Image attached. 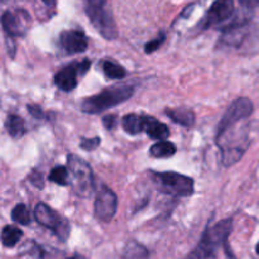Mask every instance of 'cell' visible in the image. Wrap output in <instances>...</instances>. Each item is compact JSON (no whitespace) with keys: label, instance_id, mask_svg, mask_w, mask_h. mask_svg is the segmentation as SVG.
<instances>
[{"label":"cell","instance_id":"cell-8","mask_svg":"<svg viewBox=\"0 0 259 259\" xmlns=\"http://www.w3.org/2000/svg\"><path fill=\"white\" fill-rule=\"evenodd\" d=\"M2 25L10 37H23L32 25V18L24 9L7 10L2 15Z\"/></svg>","mask_w":259,"mask_h":259},{"label":"cell","instance_id":"cell-12","mask_svg":"<svg viewBox=\"0 0 259 259\" xmlns=\"http://www.w3.org/2000/svg\"><path fill=\"white\" fill-rule=\"evenodd\" d=\"M61 46L67 53H80L88 48V38L81 30H65L60 37Z\"/></svg>","mask_w":259,"mask_h":259},{"label":"cell","instance_id":"cell-7","mask_svg":"<svg viewBox=\"0 0 259 259\" xmlns=\"http://www.w3.org/2000/svg\"><path fill=\"white\" fill-rule=\"evenodd\" d=\"M34 217L42 227L53 230L61 240H66L70 235V225L65 218L45 204H38L34 209Z\"/></svg>","mask_w":259,"mask_h":259},{"label":"cell","instance_id":"cell-10","mask_svg":"<svg viewBox=\"0 0 259 259\" xmlns=\"http://www.w3.org/2000/svg\"><path fill=\"white\" fill-rule=\"evenodd\" d=\"M90 68V61L85 60L80 63H72L58 71L55 76V83L62 91H71L77 86V75L85 73Z\"/></svg>","mask_w":259,"mask_h":259},{"label":"cell","instance_id":"cell-6","mask_svg":"<svg viewBox=\"0 0 259 259\" xmlns=\"http://www.w3.org/2000/svg\"><path fill=\"white\" fill-rule=\"evenodd\" d=\"M253 110H254V105H253L252 100H249L248 98H239L233 101L232 105L228 108V110L225 111L222 120H220L219 126H218V136L227 132L228 129L233 128V126L238 125L239 121L249 118L253 114Z\"/></svg>","mask_w":259,"mask_h":259},{"label":"cell","instance_id":"cell-20","mask_svg":"<svg viewBox=\"0 0 259 259\" xmlns=\"http://www.w3.org/2000/svg\"><path fill=\"white\" fill-rule=\"evenodd\" d=\"M12 219L22 225H28L30 223V214L24 204H18L12 211Z\"/></svg>","mask_w":259,"mask_h":259},{"label":"cell","instance_id":"cell-28","mask_svg":"<svg viewBox=\"0 0 259 259\" xmlns=\"http://www.w3.org/2000/svg\"><path fill=\"white\" fill-rule=\"evenodd\" d=\"M42 2L47 5H55L56 0H42Z\"/></svg>","mask_w":259,"mask_h":259},{"label":"cell","instance_id":"cell-14","mask_svg":"<svg viewBox=\"0 0 259 259\" xmlns=\"http://www.w3.org/2000/svg\"><path fill=\"white\" fill-rule=\"evenodd\" d=\"M144 132H147L151 138L157 139V141H166L169 136V131L166 124L159 123L154 118H149V116H147Z\"/></svg>","mask_w":259,"mask_h":259},{"label":"cell","instance_id":"cell-11","mask_svg":"<svg viewBox=\"0 0 259 259\" xmlns=\"http://www.w3.org/2000/svg\"><path fill=\"white\" fill-rule=\"evenodd\" d=\"M234 10V0H215L202 22V28L207 29V28L215 27V25L225 22L232 18Z\"/></svg>","mask_w":259,"mask_h":259},{"label":"cell","instance_id":"cell-19","mask_svg":"<svg viewBox=\"0 0 259 259\" xmlns=\"http://www.w3.org/2000/svg\"><path fill=\"white\" fill-rule=\"evenodd\" d=\"M103 71L105 73V76L108 78H116V80H120L124 76L126 75L125 70L121 67L118 63H114L111 61H105L103 65Z\"/></svg>","mask_w":259,"mask_h":259},{"label":"cell","instance_id":"cell-22","mask_svg":"<svg viewBox=\"0 0 259 259\" xmlns=\"http://www.w3.org/2000/svg\"><path fill=\"white\" fill-rule=\"evenodd\" d=\"M50 180L55 184L61 185V186H66L68 184V172L67 168L63 166L55 167L50 174Z\"/></svg>","mask_w":259,"mask_h":259},{"label":"cell","instance_id":"cell-2","mask_svg":"<svg viewBox=\"0 0 259 259\" xmlns=\"http://www.w3.org/2000/svg\"><path fill=\"white\" fill-rule=\"evenodd\" d=\"M85 10L91 24L105 39L113 40L118 37L111 0H85Z\"/></svg>","mask_w":259,"mask_h":259},{"label":"cell","instance_id":"cell-9","mask_svg":"<svg viewBox=\"0 0 259 259\" xmlns=\"http://www.w3.org/2000/svg\"><path fill=\"white\" fill-rule=\"evenodd\" d=\"M116 209H118V197L115 192L109 187L101 186L96 196L95 206H94L95 218L104 223L110 222L116 214Z\"/></svg>","mask_w":259,"mask_h":259},{"label":"cell","instance_id":"cell-27","mask_svg":"<svg viewBox=\"0 0 259 259\" xmlns=\"http://www.w3.org/2000/svg\"><path fill=\"white\" fill-rule=\"evenodd\" d=\"M239 3L245 9H255L259 7V0H239Z\"/></svg>","mask_w":259,"mask_h":259},{"label":"cell","instance_id":"cell-5","mask_svg":"<svg viewBox=\"0 0 259 259\" xmlns=\"http://www.w3.org/2000/svg\"><path fill=\"white\" fill-rule=\"evenodd\" d=\"M159 190L175 197H187L194 192V181L177 172H161L154 175Z\"/></svg>","mask_w":259,"mask_h":259},{"label":"cell","instance_id":"cell-3","mask_svg":"<svg viewBox=\"0 0 259 259\" xmlns=\"http://www.w3.org/2000/svg\"><path fill=\"white\" fill-rule=\"evenodd\" d=\"M134 89L132 86H114L105 89L100 94L90 96L81 103V110L86 114H99L104 110L114 108L133 96Z\"/></svg>","mask_w":259,"mask_h":259},{"label":"cell","instance_id":"cell-30","mask_svg":"<svg viewBox=\"0 0 259 259\" xmlns=\"http://www.w3.org/2000/svg\"><path fill=\"white\" fill-rule=\"evenodd\" d=\"M257 254L259 255V242H258V244H257Z\"/></svg>","mask_w":259,"mask_h":259},{"label":"cell","instance_id":"cell-16","mask_svg":"<svg viewBox=\"0 0 259 259\" xmlns=\"http://www.w3.org/2000/svg\"><path fill=\"white\" fill-rule=\"evenodd\" d=\"M23 237V232L15 225H7V227L3 228L2 234H0V239L4 247L12 248L14 245L18 244L20 239Z\"/></svg>","mask_w":259,"mask_h":259},{"label":"cell","instance_id":"cell-18","mask_svg":"<svg viewBox=\"0 0 259 259\" xmlns=\"http://www.w3.org/2000/svg\"><path fill=\"white\" fill-rule=\"evenodd\" d=\"M5 128L13 138H20L25 132L24 120L18 115H9L5 120Z\"/></svg>","mask_w":259,"mask_h":259},{"label":"cell","instance_id":"cell-24","mask_svg":"<svg viewBox=\"0 0 259 259\" xmlns=\"http://www.w3.org/2000/svg\"><path fill=\"white\" fill-rule=\"evenodd\" d=\"M100 144V138L95 137V138H83L81 142V148L86 149V151H94L96 147H99Z\"/></svg>","mask_w":259,"mask_h":259},{"label":"cell","instance_id":"cell-25","mask_svg":"<svg viewBox=\"0 0 259 259\" xmlns=\"http://www.w3.org/2000/svg\"><path fill=\"white\" fill-rule=\"evenodd\" d=\"M103 123L106 129H113L116 125V123H118V120H116L115 115H108L103 119Z\"/></svg>","mask_w":259,"mask_h":259},{"label":"cell","instance_id":"cell-29","mask_svg":"<svg viewBox=\"0 0 259 259\" xmlns=\"http://www.w3.org/2000/svg\"><path fill=\"white\" fill-rule=\"evenodd\" d=\"M70 259H83V258L81 257V255H75V257H72V258H70Z\"/></svg>","mask_w":259,"mask_h":259},{"label":"cell","instance_id":"cell-17","mask_svg":"<svg viewBox=\"0 0 259 259\" xmlns=\"http://www.w3.org/2000/svg\"><path fill=\"white\" fill-rule=\"evenodd\" d=\"M149 153L154 158H167L176 153V146L169 141H159L151 147Z\"/></svg>","mask_w":259,"mask_h":259},{"label":"cell","instance_id":"cell-1","mask_svg":"<svg viewBox=\"0 0 259 259\" xmlns=\"http://www.w3.org/2000/svg\"><path fill=\"white\" fill-rule=\"evenodd\" d=\"M232 229V219L222 220L218 224L207 228L197 247L192 250L187 259H207L214 257L218 250L225 245Z\"/></svg>","mask_w":259,"mask_h":259},{"label":"cell","instance_id":"cell-15","mask_svg":"<svg viewBox=\"0 0 259 259\" xmlns=\"http://www.w3.org/2000/svg\"><path fill=\"white\" fill-rule=\"evenodd\" d=\"M166 114L175 123L180 124V125L185 126V128H190V126L195 124V114L190 109H171V110H167Z\"/></svg>","mask_w":259,"mask_h":259},{"label":"cell","instance_id":"cell-4","mask_svg":"<svg viewBox=\"0 0 259 259\" xmlns=\"http://www.w3.org/2000/svg\"><path fill=\"white\" fill-rule=\"evenodd\" d=\"M68 169L72 176V186L81 197H89L94 190V177L90 166L76 154L67 157Z\"/></svg>","mask_w":259,"mask_h":259},{"label":"cell","instance_id":"cell-26","mask_svg":"<svg viewBox=\"0 0 259 259\" xmlns=\"http://www.w3.org/2000/svg\"><path fill=\"white\" fill-rule=\"evenodd\" d=\"M28 110H29V113L32 114L35 119H40L45 116L43 110L38 105H28Z\"/></svg>","mask_w":259,"mask_h":259},{"label":"cell","instance_id":"cell-23","mask_svg":"<svg viewBox=\"0 0 259 259\" xmlns=\"http://www.w3.org/2000/svg\"><path fill=\"white\" fill-rule=\"evenodd\" d=\"M164 39H166V35L161 34V35H158L156 39H153V40H151V42L147 43L146 47H144L146 53H153L154 51L158 50V48L162 46V43L164 42Z\"/></svg>","mask_w":259,"mask_h":259},{"label":"cell","instance_id":"cell-21","mask_svg":"<svg viewBox=\"0 0 259 259\" xmlns=\"http://www.w3.org/2000/svg\"><path fill=\"white\" fill-rule=\"evenodd\" d=\"M147 255H148V252L142 245L137 244V243L128 244L125 252H124L125 259H146Z\"/></svg>","mask_w":259,"mask_h":259},{"label":"cell","instance_id":"cell-13","mask_svg":"<svg viewBox=\"0 0 259 259\" xmlns=\"http://www.w3.org/2000/svg\"><path fill=\"white\" fill-rule=\"evenodd\" d=\"M147 116L137 115V114H128L121 120L124 131L129 134H139L146 129Z\"/></svg>","mask_w":259,"mask_h":259}]
</instances>
